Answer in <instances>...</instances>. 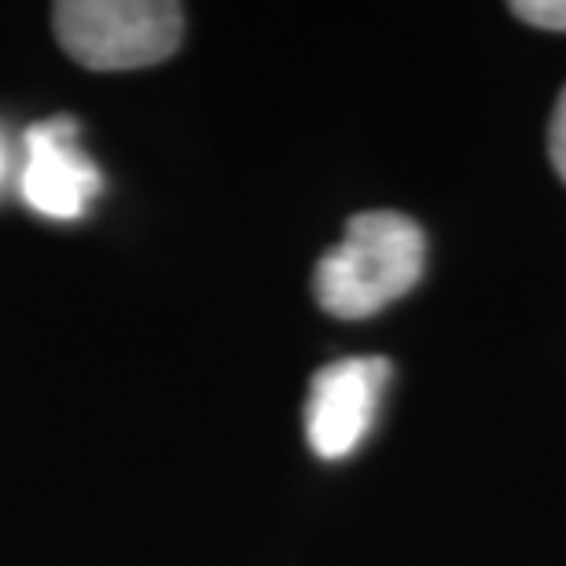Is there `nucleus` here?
Returning a JSON list of instances; mask_svg holds the SVG:
<instances>
[{
  "mask_svg": "<svg viewBox=\"0 0 566 566\" xmlns=\"http://www.w3.org/2000/svg\"><path fill=\"white\" fill-rule=\"evenodd\" d=\"M0 174H4V151H0Z\"/></svg>",
  "mask_w": 566,
  "mask_h": 566,
  "instance_id": "nucleus-7",
  "label": "nucleus"
},
{
  "mask_svg": "<svg viewBox=\"0 0 566 566\" xmlns=\"http://www.w3.org/2000/svg\"><path fill=\"white\" fill-rule=\"evenodd\" d=\"M390 360L349 357L321 368L305 398V438L321 460H343L368 438L379 416Z\"/></svg>",
  "mask_w": 566,
  "mask_h": 566,
  "instance_id": "nucleus-3",
  "label": "nucleus"
},
{
  "mask_svg": "<svg viewBox=\"0 0 566 566\" xmlns=\"http://www.w3.org/2000/svg\"><path fill=\"white\" fill-rule=\"evenodd\" d=\"M423 258L427 240L412 218L394 210L357 213L346 224V240L316 262V302L343 321L371 316L420 283Z\"/></svg>",
  "mask_w": 566,
  "mask_h": 566,
  "instance_id": "nucleus-1",
  "label": "nucleus"
},
{
  "mask_svg": "<svg viewBox=\"0 0 566 566\" xmlns=\"http://www.w3.org/2000/svg\"><path fill=\"white\" fill-rule=\"evenodd\" d=\"M512 15L530 22V27L566 33V0H515Z\"/></svg>",
  "mask_w": 566,
  "mask_h": 566,
  "instance_id": "nucleus-5",
  "label": "nucleus"
},
{
  "mask_svg": "<svg viewBox=\"0 0 566 566\" xmlns=\"http://www.w3.org/2000/svg\"><path fill=\"white\" fill-rule=\"evenodd\" d=\"M63 52L88 71H137L169 60L185 38V8L169 0H63L52 8Z\"/></svg>",
  "mask_w": 566,
  "mask_h": 566,
  "instance_id": "nucleus-2",
  "label": "nucleus"
},
{
  "mask_svg": "<svg viewBox=\"0 0 566 566\" xmlns=\"http://www.w3.org/2000/svg\"><path fill=\"white\" fill-rule=\"evenodd\" d=\"M548 155L556 174L566 180V88L556 99V111H552V126H548Z\"/></svg>",
  "mask_w": 566,
  "mask_h": 566,
  "instance_id": "nucleus-6",
  "label": "nucleus"
},
{
  "mask_svg": "<svg viewBox=\"0 0 566 566\" xmlns=\"http://www.w3.org/2000/svg\"><path fill=\"white\" fill-rule=\"evenodd\" d=\"M99 169L77 147V122L71 115L44 118L27 129V169L22 199L41 218L77 221L99 196Z\"/></svg>",
  "mask_w": 566,
  "mask_h": 566,
  "instance_id": "nucleus-4",
  "label": "nucleus"
}]
</instances>
